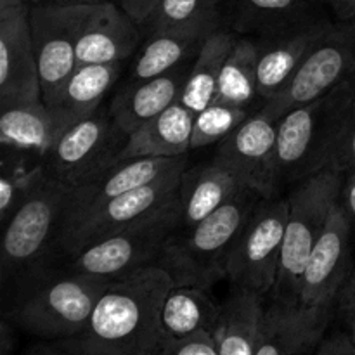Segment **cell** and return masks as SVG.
Returning <instances> with one entry per match:
<instances>
[{"instance_id": "obj_20", "label": "cell", "mask_w": 355, "mask_h": 355, "mask_svg": "<svg viewBox=\"0 0 355 355\" xmlns=\"http://www.w3.org/2000/svg\"><path fill=\"white\" fill-rule=\"evenodd\" d=\"M324 17L319 0H227L225 26L259 38Z\"/></svg>"}, {"instance_id": "obj_31", "label": "cell", "mask_w": 355, "mask_h": 355, "mask_svg": "<svg viewBox=\"0 0 355 355\" xmlns=\"http://www.w3.org/2000/svg\"><path fill=\"white\" fill-rule=\"evenodd\" d=\"M141 49L128 80H148L165 75L179 66L187 64L189 58H196L203 37L186 33H153Z\"/></svg>"}, {"instance_id": "obj_28", "label": "cell", "mask_w": 355, "mask_h": 355, "mask_svg": "<svg viewBox=\"0 0 355 355\" xmlns=\"http://www.w3.org/2000/svg\"><path fill=\"white\" fill-rule=\"evenodd\" d=\"M227 0H159L146 24L148 35L186 33L207 38L225 26Z\"/></svg>"}, {"instance_id": "obj_26", "label": "cell", "mask_w": 355, "mask_h": 355, "mask_svg": "<svg viewBox=\"0 0 355 355\" xmlns=\"http://www.w3.org/2000/svg\"><path fill=\"white\" fill-rule=\"evenodd\" d=\"M0 116L2 149L30 153L44 158L59 137L54 116L44 101L6 104Z\"/></svg>"}, {"instance_id": "obj_16", "label": "cell", "mask_w": 355, "mask_h": 355, "mask_svg": "<svg viewBox=\"0 0 355 355\" xmlns=\"http://www.w3.org/2000/svg\"><path fill=\"white\" fill-rule=\"evenodd\" d=\"M335 23L324 17L315 23L255 38L259 51V97L263 106L288 85L312 49Z\"/></svg>"}, {"instance_id": "obj_44", "label": "cell", "mask_w": 355, "mask_h": 355, "mask_svg": "<svg viewBox=\"0 0 355 355\" xmlns=\"http://www.w3.org/2000/svg\"><path fill=\"white\" fill-rule=\"evenodd\" d=\"M55 3H66V6H97V3L107 2V0H52Z\"/></svg>"}, {"instance_id": "obj_24", "label": "cell", "mask_w": 355, "mask_h": 355, "mask_svg": "<svg viewBox=\"0 0 355 355\" xmlns=\"http://www.w3.org/2000/svg\"><path fill=\"white\" fill-rule=\"evenodd\" d=\"M267 297L231 286V293L220 305L214 340L220 355H253L266 318Z\"/></svg>"}, {"instance_id": "obj_33", "label": "cell", "mask_w": 355, "mask_h": 355, "mask_svg": "<svg viewBox=\"0 0 355 355\" xmlns=\"http://www.w3.org/2000/svg\"><path fill=\"white\" fill-rule=\"evenodd\" d=\"M328 168L336 170L343 175L355 172V99L340 128Z\"/></svg>"}, {"instance_id": "obj_29", "label": "cell", "mask_w": 355, "mask_h": 355, "mask_svg": "<svg viewBox=\"0 0 355 355\" xmlns=\"http://www.w3.org/2000/svg\"><path fill=\"white\" fill-rule=\"evenodd\" d=\"M215 99L243 107L262 104L259 97V51L255 38L246 35L238 37L222 68Z\"/></svg>"}, {"instance_id": "obj_10", "label": "cell", "mask_w": 355, "mask_h": 355, "mask_svg": "<svg viewBox=\"0 0 355 355\" xmlns=\"http://www.w3.org/2000/svg\"><path fill=\"white\" fill-rule=\"evenodd\" d=\"M288 210V196L257 201L229 253L227 279L231 286L269 297L279 267Z\"/></svg>"}, {"instance_id": "obj_3", "label": "cell", "mask_w": 355, "mask_h": 355, "mask_svg": "<svg viewBox=\"0 0 355 355\" xmlns=\"http://www.w3.org/2000/svg\"><path fill=\"white\" fill-rule=\"evenodd\" d=\"M110 283L106 277L52 267L6 295L3 318L16 328L42 338H73L85 329Z\"/></svg>"}, {"instance_id": "obj_11", "label": "cell", "mask_w": 355, "mask_h": 355, "mask_svg": "<svg viewBox=\"0 0 355 355\" xmlns=\"http://www.w3.org/2000/svg\"><path fill=\"white\" fill-rule=\"evenodd\" d=\"M350 80H355V21H336L288 85L262 110L279 120L288 111L311 103Z\"/></svg>"}, {"instance_id": "obj_17", "label": "cell", "mask_w": 355, "mask_h": 355, "mask_svg": "<svg viewBox=\"0 0 355 355\" xmlns=\"http://www.w3.org/2000/svg\"><path fill=\"white\" fill-rule=\"evenodd\" d=\"M186 168V156L121 159L90 184L73 189V200L68 210V217H66V224L113 198L158 182L166 177L180 175Z\"/></svg>"}, {"instance_id": "obj_43", "label": "cell", "mask_w": 355, "mask_h": 355, "mask_svg": "<svg viewBox=\"0 0 355 355\" xmlns=\"http://www.w3.org/2000/svg\"><path fill=\"white\" fill-rule=\"evenodd\" d=\"M37 3H42V0H0V9L12 6H37Z\"/></svg>"}, {"instance_id": "obj_27", "label": "cell", "mask_w": 355, "mask_h": 355, "mask_svg": "<svg viewBox=\"0 0 355 355\" xmlns=\"http://www.w3.org/2000/svg\"><path fill=\"white\" fill-rule=\"evenodd\" d=\"M220 305L215 304L205 288L175 286L166 295L159 315L162 340H184L196 333H214Z\"/></svg>"}, {"instance_id": "obj_6", "label": "cell", "mask_w": 355, "mask_h": 355, "mask_svg": "<svg viewBox=\"0 0 355 355\" xmlns=\"http://www.w3.org/2000/svg\"><path fill=\"white\" fill-rule=\"evenodd\" d=\"M345 175L324 168L295 184L288 194V222L281 248L276 283L267 302L277 314L286 315L293 307L309 259L324 232L326 224L342 194Z\"/></svg>"}, {"instance_id": "obj_8", "label": "cell", "mask_w": 355, "mask_h": 355, "mask_svg": "<svg viewBox=\"0 0 355 355\" xmlns=\"http://www.w3.org/2000/svg\"><path fill=\"white\" fill-rule=\"evenodd\" d=\"M179 203L166 210L94 241L66 259V269L94 277L127 276L144 267L156 266L163 246L179 231Z\"/></svg>"}, {"instance_id": "obj_21", "label": "cell", "mask_w": 355, "mask_h": 355, "mask_svg": "<svg viewBox=\"0 0 355 355\" xmlns=\"http://www.w3.org/2000/svg\"><path fill=\"white\" fill-rule=\"evenodd\" d=\"M123 73V62L83 64L73 71L55 99L49 104L58 134L99 111L103 99Z\"/></svg>"}, {"instance_id": "obj_2", "label": "cell", "mask_w": 355, "mask_h": 355, "mask_svg": "<svg viewBox=\"0 0 355 355\" xmlns=\"http://www.w3.org/2000/svg\"><path fill=\"white\" fill-rule=\"evenodd\" d=\"M350 236L352 225L338 201L309 259L293 307L281 315L267 305L279 319L295 354L312 352L322 342L333 307L350 276Z\"/></svg>"}, {"instance_id": "obj_34", "label": "cell", "mask_w": 355, "mask_h": 355, "mask_svg": "<svg viewBox=\"0 0 355 355\" xmlns=\"http://www.w3.org/2000/svg\"><path fill=\"white\" fill-rule=\"evenodd\" d=\"M291 352H293V349H291L286 331L281 326L279 319L267 307L262 331H260L259 343H257L255 354L253 355H288Z\"/></svg>"}, {"instance_id": "obj_42", "label": "cell", "mask_w": 355, "mask_h": 355, "mask_svg": "<svg viewBox=\"0 0 355 355\" xmlns=\"http://www.w3.org/2000/svg\"><path fill=\"white\" fill-rule=\"evenodd\" d=\"M10 326L12 322L7 318L2 319V338H0V352L2 355H9L10 352Z\"/></svg>"}, {"instance_id": "obj_36", "label": "cell", "mask_w": 355, "mask_h": 355, "mask_svg": "<svg viewBox=\"0 0 355 355\" xmlns=\"http://www.w3.org/2000/svg\"><path fill=\"white\" fill-rule=\"evenodd\" d=\"M336 305L345 326V333L355 342V272L350 274L347 283L343 284Z\"/></svg>"}, {"instance_id": "obj_4", "label": "cell", "mask_w": 355, "mask_h": 355, "mask_svg": "<svg viewBox=\"0 0 355 355\" xmlns=\"http://www.w3.org/2000/svg\"><path fill=\"white\" fill-rule=\"evenodd\" d=\"M71 200L73 187L49 175L2 225L0 277L3 293L55 267Z\"/></svg>"}, {"instance_id": "obj_9", "label": "cell", "mask_w": 355, "mask_h": 355, "mask_svg": "<svg viewBox=\"0 0 355 355\" xmlns=\"http://www.w3.org/2000/svg\"><path fill=\"white\" fill-rule=\"evenodd\" d=\"M128 135L110 114L99 111L66 128L44 155L47 173L73 189L87 186L120 162Z\"/></svg>"}, {"instance_id": "obj_38", "label": "cell", "mask_w": 355, "mask_h": 355, "mask_svg": "<svg viewBox=\"0 0 355 355\" xmlns=\"http://www.w3.org/2000/svg\"><path fill=\"white\" fill-rule=\"evenodd\" d=\"M314 355H355V342L347 333H336L331 338L322 340Z\"/></svg>"}, {"instance_id": "obj_15", "label": "cell", "mask_w": 355, "mask_h": 355, "mask_svg": "<svg viewBox=\"0 0 355 355\" xmlns=\"http://www.w3.org/2000/svg\"><path fill=\"white\" fill-rule=\"evenodd\" d=\"M30 10L31 6L0 9V106L42 101Z\"/></svg>"}, {"instance_id": "obj_1", "label": "cell", "mask_w": 355, "mask_h": 355, "mask_svg": "<svg viewBox=\"0 0 355 355\" xmlns=\"http://www.w3.org/2000/svg\"><path fill=\"white\" fill-rule=\"evenodd\" d=\"M173 279L158 266L111 279L85 329L68 338L89 355H141L162 343L163 302Z\"/></svg>"}, {"instance_id": "obj_46", "label": "cell", "mask_w": 355, "mask_h": 355, "mask_svg": "<svg viewBox=\"0 0 355 355\" xmlns=\"http://www.w3.org/2000/svg\"><path fill=\"white\" fill-rule=\"evenodd\" d=\"M288 355H300V354H293V352H291V354H288Z\"/></svg>"}, {"instance_id": "obj_12", "label": "cell", "mask_w": 355, "mask_h": 355, "mask_svg": "<svg viewBox=\"0 0 355 355\" xmlns=\"http://www.w3.org/2000/svg\"><path fill=\"white\" fill-rule=\"evenodd\" d=\"M90 7L55 2L31 6V38L45 106L55 99L62 85L78 68L76 47Z\"/></svg>"}, {"instance_id": "obj_32", "label": "cell", "mask_w": 355, "mask_h": 355, "mask_svg": "<svg viewBox=\"0 0 355 355\" xmlns=\"http://www.w3.org/2000/svg\"><path fill=\"white\" fill-rule=\"evenodd\" d=\"M253 113H255L253 107L236 106V104L215 99L203 111L196 113L191 148L201 149L210 144H220Z\"/></svg>"}, {"instance_id": "obj_30", "label": "cell", "mask_w": 355, "mask_h": 355, "mask_svg": "<svg viewBox=\"0 0 355 355\" xmlns=\"http://www.w3.org/2000/svg\"><path fill=\"white\" fill-rule=\"evenodd\" d=\"M0 168V222L3 225L49 173L42 156L9 149H3Z\"/></svg>"}, {"instance_id": "obj_40", "label": "cell", "mask_w": 355, "mask_h": 355, "mask_svg": "<svg viewBox=\"0 0 355 355\" xmlns=\"http://www.w3.org/2000/svg\"><path fill=\"white\" fill-rule=\"evenodd\" d=\"M26 355H89L69 340H62L61 345H38Z\"/></svg>"}, {"instance_id": "obj_23", "label": "cell", "mask_w": 355, "mask_h": 355, "mask_svg": "<svg viewBox=\"0 0 355 355\" xmlns=\"http://www.w3.org/2000/svg\"><path fill=\"white\" fill-rule=\"evenodd\" d=\"M196 114L180 101L166 107L163 113L146 121L128 135L121 159L130 158H179L191 151Z\"/></svg>"}, {"instance_id": "obj_14", "label": "cell", "mask_w": 355, "mask_h": 355, "mask_svg": "<svg viewBox=\"0 0 355 355\" xmlns=\"http://www.w3.org/2000/svg\"><path fill=\"white\" fill-rule=\"evenodd\" d=\"M214 162L225 166L236 179L262 198H276L277 120L260 107L218 144Z\"/></svg>"}, {"instance_id": "obj_25", "label": "cell", "mask_w": 355, "mask_h": 355, "mask_svg": "<svg viewBox=\"0 0 355 355\" xmlns=\"http://www.w3.org/2000/svg\"><path fill=\"white\" fill-rule=\"evenodd\" d=\"M238 37L239 33L229 26L220 28L205 38L196 58H193L179 101L194 114L203 111L217 97L222 68Z\"/></svg>"}, {"instance_id": "obj_18", "label": "cell", "mask_w": 355, "mask_h": 355, "mask_svg": "<svg viewBox=\"0 0 355 355\" xmlns=\"http://www.w3.org/2000/svg\"><path fill=\"white\" fill-rule=\"evenodd\" d=\"M141 24L128 16L114 0L90 7L78 47L76 62L110 64L125 62L141 45Z\"/></svg>"}, {"instance_id": "obj_13", "label": "cell", "mask_w": 355, "mask_h": 355, "mask_svg": "<svg viewBox=\"0 0 355 355\" xmlns=\"http://www.w3.org/2000/svg\"><path fill=\"white\" fill-rule=\"evenodd\" d=\"M180 175L166 177L149 186L139 187L73 218L62 231L61 255L68 259L90 243L132 227L179 203Z\"/></svg>"}, {"instance_id": "obj_5", "label": "cell", "mask_w": 355, "mask_h": 355, "mask_svg": "<svg viewBox=\"0 0 355 355\" xmlns=\"http://www.w3.org/2000/svg\"><path fill=\"white\" fill-rule=\"evenodd\" d=\"M260 198L245 187L210 217L175 231L163 246L156 266L170 274L175 286L207 290L227 277L229 253Z\"/></svg>"}, {"instance_id": "obj_37", "label": "cell", "mask_w": 355, "mask_h": 355, "mask_svg": "<svg viewBox=\"0 0 355 355\" xmlns=\"http://www.w3.org/2000/svg\"><path fill=\"white\" fill-rule=\"evenodd\" d=\"M125 12L134 17L141 26H146L151 19L153 12L158 7L159 0H114Z\"/></svg>"}, {"instance_id": "obj_19", "label": "cell", "mask_w": 355, "mask_h": 355, "mask_svg": "<svg viewBox=\"0 0 355 355\" xmlns=\"http://www.w3.org/2000/svg\"><path fill=\"white\" fill-rule=\"evenodd\" d=\"M191 64L148 80H128L110 104V114L127 135L180 99Z\"/></svg>"}, {"instance_id": "obj_45", "label": "cell", "mask_w": 355, "mask_h": 355, "mask_svg": "<svg viewBox=\"0 0 355 355\" xmlns=\"http://www.w3.org/2000/svg\"><path fill=\"white\" fill-rule=\"evenodd\" d=\"M141 355H162V347H156V349H151V350H148V352H144V354H141Z\"/></svg>"}, {"instance_id": "obj_7", "label": "cell", "mask_w": 355, "mask_h": 355, "mask_svg": "<svg viewBox=\"0 0 355 355\" xmlns=\"http://www.w3.org/2000/svg\"><path fill=\"white\" fill-rule=\"evenodd\" d=\"M355 99V80L288 111L277 120L281 184H297L328 168L340 128Z\"/></svg>"}, {"instance_id": "obj_22", "label": "cell", "mask_w": 355, "mask_h": 355, "mask_svg": "<svg viewBox=\"0 0 355 355\" xmlns=\"http://www.w3.org/2000/svg\"><path fill=\"white\" fill-rule=\"evenodd\" d=\"M245 186L214 159L186 168L179 184V231L189 229L224 207Z\"/></svg>"}, {"instance_id": "obj_35", "label": "cell", "mask_w": 355, "mask_h": 355, "mask_svg": "<svg viewBox=\"0 0 355 355\" xmlns=\"http://www.w3.org/2000/svg\"><path fill=\"white\" fill-rule=\"evenodd\" d=\"M162 355H220L211 333L201 331L184 340H162Z\"/></svg>"}, {"instance_id": "obj_41", "label": "cell", "mask_w": 355, "mask_h": 355, "mask_svg": "<svg viewBox=\"0 0 355 355\" xmlns=\"http://www.w3.org/2000/svg\"><path fill=\"white\" fill-rule=\"evenodd\" d=\"M331 7L338 23H354L355 21V0H324Z\"/></svg>"}, {"instance_id": "obj_39", "label": "cell", "mask_w": 355, "mask_h": 355, "mask_svg": "<svg viewBox=\"0 0 355 355\" xmlns=\"http://www.w3.org/2000/svg\"><path fill=\"white\" fill-rule=\"evenodd\" d=\"M340 205L345 210L347 217H349L352 229L355 227V172L350 175H345V182H343L342 194H340Z\"/></svg>"}]
</instances>
